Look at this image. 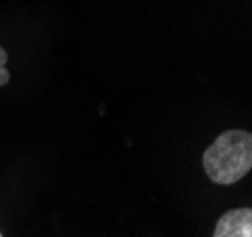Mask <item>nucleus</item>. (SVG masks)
I'll return each instance as SVG.
<instances>
[{
  "mask_svg": "<svg viewBox=\"0 0 252 237\" xmlns=\"http://www.w3.org/2000/svg\"><path fill=\"white\" fill-rule=\"evenodd\" d=\"M0 237H4V236H2V234H0Z\"/></svg>",
  "mask_w": 252,
  "mask_h": 237,
  "instance_id": "obj_4",
  "label": "nucleus"
},
{
  "mask_svg": "<svg viewBox=\"0 0 252 237\" xmlns=\"http://www.w3.org/2000/svg\"><path fill=\"white\" fill-rule=\"evenodd\" d=\"M203 169L215 184L222 186L245 178L252 171V133L245 129L220 133L203 152Z\"/></svg>",
  "mask_w": 252,
  "mask_h": 237,
  "instance_id": "obj_1",
  "label": "nucleus"
},
{
  "mask_svg": "<svg viewBox=\"0 0 252 237\" xmlns=\"http://www.w3.org/2000/svg\"><path fill=\"white\" fill-rule=\"evenodd\" d=\"M213 237H252V207L224 212L216 222Z\"/></svg>",
  "mask_w": 252,
  "mask_h": 237,
  "instance_id": "obj_2",
  "label": "nucleus"
},
{
  "mask_svg": "<svg viewBox=\"0 0 252 237\" xmlns=\"http://www.w3.org/2000/svg\"><path fill=\"white\" fill-rule=\"evenodd\" d=\"M6 63H8V53L0 46V86H6L10 82V70L6 68Z\"/></svg>",
  "mask_w": 252,
  "mask_h": 237,
  "instance_id": "obj_3",
  "label": "nucleus"
}]
</instances>
